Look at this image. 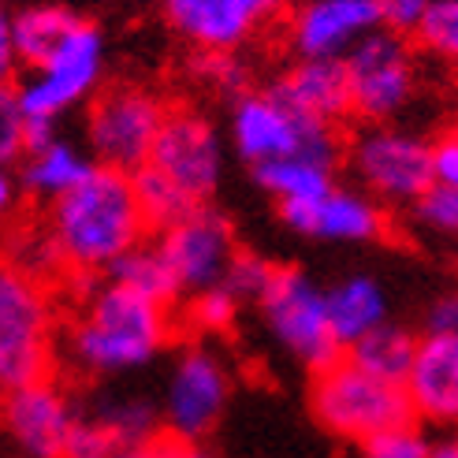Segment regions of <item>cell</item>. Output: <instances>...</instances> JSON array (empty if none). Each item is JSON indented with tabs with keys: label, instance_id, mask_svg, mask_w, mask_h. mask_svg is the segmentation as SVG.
<instances>
[{
	"label": "cell",
	"instance_id": "1",
	"mask_svg": "<svg viewBox=\"0 0 458 458\" xmlns=\"http://www.w3.org/2000/svg\"><path fill=\"white\" fill-rule=\"evenodd\" d=\"M41 232L49 235L60 268L75 272L79 280L105 276L123 254L153 235L134 198L131 172L101 165L49 205Z\"/></svg>",
	"mask_w": 458,
	"mask_h": 458
},
{
	"label": "cell",
	"instance_id": "2",
	"mask_svg": "<svg viewBox=\"0 0 458 458\" xmlns=\"http://www.w3.org/2000/svg\"><path fill=\"white\" fill-rule=\"evenodd\" d=\"M172 335V306L105 276L86 287V299L67 325V358L86 377H120L149 365Z\"/></svg>",
	"mask_w": 458,
	"mask_h": 458
},
{
	"label": "cell",
	"instance_id": "3",
	"mask_svg": "<svg viewBox=\"0 0 458 458\" xmlns=\"http://www.w3.org/2000/svg\"><path fill=\"white\" fill-rule=\"evenodd\" d=\"M310 410L325 432H332L335 440L358 444V447L395 425L418 421L403 384L365 373L347 354L313 373Z\"/></svg>",
	"mask_w": 458,
	"mask_h": 458
},
{
	"label": "cell",
	"instance_id": "4",
	"mask_svg": "<svg viewBox=\"0 0 458 458\" xmlns=\"http://www.w3.org/2000/svg\"><path fill=\"white\" fill-rule=\"evenodd\" d=\"M105 75V34L94 27V22H79L60 49L38 64L27 67V75L15 86L19 101L27 108L34 139L38 134L56 131L60 116H67L72 108H79L82 101H89L98 94ZM30 139V142H34Z\"/></svg>",
	"mask_w": 458,
	"mask_h": 458
},
{
	"label": "cell",
	"instance_id": "5",
	"mask_svg": "<svg viewBox=\"0 0 458 458\" xmlns=\"http://www.w3.org/2000/svg\"><path fill=\"white\" fill-rule=\"evenodd\" d=\"M227 139L239 160L250 168L268 165L291 153H332L343 157L339 127L317 123L299 116L291 105H284L272 89H246L232 101V116H227Z\"/></svg>",
	"mask_w": 458,
	"mask_h": 458
},
{
	"label": "cell",
	"instance_id": "6",
	"mask_svg": "<svg viewBox=\"0 0 458 458\" xmlns=\"http://www.w3.org/2000/svg\"><path fill=\"white\" fill-rule=\"evenodd\" d=\"M343 165L380 205H414L432 187L428 142L395 123L361 127L343 149Z\"/></svg>",
	"mask_w": 458,
	"mask_h": 458
},
{
	"label": "cell",
	"instance_id": "7",
	"mask_svg": "<svg viewBox=\"0 0 458 458\" xmlns=\"http://www.w3.org/2000/svg\"><path fill=\"white\" fill-rule=\"evenodd\" d=\"M258 310H261L268 335L299 365H306L310 373L343 358V347L328 317V294L302 268H291V265L276 268V276H272L268 291L261 294Z\"/></svg>",
	"mask_w": 458,
	"mask_h": 458
},
{
	"label": "cell",
	"instance_id": "8",
	"mask_svg": "<svg viewBox=\"0 0 458 458\" xmlns=\"http://www.w3.org/2000/svg\"><path fill=\"white\" fill-rule=\"evenodd\" d=\"M168 105L146 86H108L86 108V149L101 168L139 172L149 165Z\"/></svg>",
	"mask_w": 458,
	"mask_h": 458
},
{
	"label": "cell",
	"instance_id": "9",
	"mask_svg": "<svg viewBox=\"0 0 458 458\" xmlns=\"http://www.w3.org/2000/svg\"><path fill=\"white\" fill-rule=\"evenodd\" d=\"M351 79V108L365 123H387L418 94V56L410 38L395 30H373L343 56Z\"/></svg>",
	"mask_w": 458,
	"mask_h": 458
},
{
	"label": "cell",
	"instance_id": "10",
	"mask_svg": "<svg viewBox=\"0 0 458 458\" xmlns=\"http://www.w3.org/2000/svg\"><path fill=\"white\" fill-rule=\"evenodd\" d=\"M227 399H232V373L216 351L191 343L182 347L168 384H165V432L182 444H201L209 432L220 425Z\"/></svg>",
	"mask_w": 458,
	"mask_h": 458
},
{
	"label": "cell",
	"instance_id": "11",
	"mask_svg": "<svg viewBox=\"0 0 458 458\" xmlns=\"http://www.w3.org/2000/svg\"><path fill=\"white\" fill-rule=\"evenodd\" d=\"M149 165L165 172L194 201H205L224 179V142L213 120L194 108H168Z\"/></svg>",
	"mask_w": 458,
	"mask_h": 458
},
{
	"label": "cell",
	"instance_id": "12",
	"mask_svg": "<svg viewBox=\"0 0 458 458\" xmlns=\"http://www.w3.org/2000/svg\"><path fill=\"white\" fill-rule=\"evenodd\" d=\"M157 246L187 299L198 291L224 284L227 268H232V261L239 254L232 224L216 209H205V205H198V209L191 216H182L179 224L165 227V232L157 235Z\"/></svg>",
	"mask_w": 458,
	"mask_h": 458
},
{
	"label": "cell",
	"instance_id": "13",
	"mask_svg": "<svg viewBox=\"0 0 458 458\" xmlns=\"http://www.w3.org/2000/svg\"><path fill=\"white\" fill-rule=\"evenodd\" d=\"M284 4L287 0H160V12L198 53H239L276 22Z\"/></svg>",
	"mask_w": 458,
	"mask_h": 458
},
{
	"label": "cell",
	"instance_id": "14",
	"mask_svg": "<svg viewBox=\"0 0 458 458\" xmlns=\"http://www.w3.org/2000/svg\"><path fill=\"white\" fill-rule=\"evenodd\" d=\"M75 421L79 410L53 377L0 395V428L22 458H64Z\"/></svg>",
	"mask_w": 458,
	"mask_h": 458
},
{
	"label": "cell",
	"instance_id": "15",
	"mask_svg": "<svg viewBox=\"0 0 458 458\" xmlns=\"http://www.w3.org/2000/svg\"><path fill=\"white\" fill-rule=\"evenodd\" d=\"M373 30H380L377 0H299L287 15V49L294 60H343Z\"/></svg>",
	"mask_w": 458,
	"mask_h": 458
},
{
	"label": "cell",
	"instance_id": "16",
	"mask_svg": "<svg viewBox=\"0 0 458 458\" xmlns=\"http://www.w3.org/2000/svg\"><path fill=\"white\" fill-rule=\"evenodd\" d=\"M280 220L299 235L343 242V246H361V242H380L387 235V205H380L373 194L335 187L313 201H287L280 205Z\"/></svg>",
	"mask_w": 458,
	"mask_h": 458
},
{
	"label": "cell",
	"instance_id": "17",
	"mask_svg": "<svg viewBox=\"0 0 458 458\" xmlns=\"http://www.w3.org/2000/svg\"><path fill=\"white\" fill-rule=\"evenodd\" d=\"M406 399L425 425H458V332L421 335L406 373Z\"/></svg>",
	"mask_w": 458,
	"mask_h": 458
},
{
	"label": "cell",
	"instance_id": "18",
	"mask_svg": "<svg viewBox=\"0 0 458 458\" xmlns=\"http://www.w3.org/2000/svg\"><path fill=\"white\" fill-rule=\"evenodd\" d=\"M284 105H291L299 116L339 127L354 116L351 108V79L343 60H294L272 86Z\"/></svg>",
	"mask_w": 458,
	"mask_h": 458
},
{
	"label": "cell",
	"instance_id": "19",
	"mask_svg": "<svg viewBox=\"0 0 458 458\" xmlns=\"http://www.w3.org/2000/svg\"><path fill=\"white\" fill-rule=\"evenodd\" d=\"M94 168H98V160L86 146L64 139L60 131H49V134H38V139L30 142V149L22 153L19 187L27 198L53 205L67 191H75Z\"/></svg>",
	"mask_w": 458,
	"mask_h": 458
},
{
	"label": "cell",
	"instance_id": "20",
	"mask_svg": "<svg viewBox=\"0 0 458 458\" xmlns=\"http://www.w3.org/2000/svg\"><path fill=\"white\" fill-rule=\"evenodd\" d=\"M56 369L53 317L0 320V395L49 380Z\"/></svg>",
	"mask_w": 458,
	"mask_h": 458
},
{
	"label": "cell",
	"instance_id": "21",
	"mask_svg": "<svg viewBox=\"0 0 458 458\" xmlns=\"http://www.w3.org/2000/svg\"><path fill=\"white\" fill-rule=\"evenodd\" d=\"M325 294H328L332 332L343 351L354 347V343L365 339L369 332H377L380 325H387V291L369 272L343 276L332 287H325Z\"/></svg>",
	"mask_w": 458,
	"mask_h": 458
},
{
	"label": "cell",
	"instance_id": "22",
	"mask_svg": "<svg viewBox=\"0 0 458 458\" xmlns=\"http://www.w3.org/2000/svg\"><path fill=\"white\" fill-rule=\"evenodd\" d=\"M339 165L343 157H332V153H291L280 160H268V165H258L254 179L265 194L276 198V205L313 201L335 187Z\"/></svg>",
	"mask_w": 458,
	"mask_h": 458
},
{
	"label": "cell",
	"instance_id": "23",
	"mask_svg": "<svg viewBox=\"0 0 458 458\" xmlns=\"http://www.w3.org/2000/svg\"><path fill=\"white\" fill-rule=\"evenodd\" d=\"M79 15L64 4H30L19 8L8 19V34H12V49L19 56V67H38L49 60L60 45L72 38L79 27Z\"/></svg>",
	"mask_w": 458,
	"mask_h": 458
},
{
	"label": "cell",
	"instance_id": "24",
	"mask_svg": "<svg viewBox=\"0 0 458 458\" xmlns=\"http://www.w3.org/2000/svg\"><path fill=\"white\" fill-rule=\"evenodd\" d=\"M418 339L414 332H406L403 325H380L377 332H369L365 339H358L354 347H347L351 361H358L365 373H373L380 380H392V384H406V373L414 365V354H418Z\"/></svg>",
	"mask_w": 458,
	"mask_h": 458
},
{
	"label": "cell",
	"instance_id": "25",
	"mask_svg": "<svg viewBox=\"0 0 458 458\" xmlns=\"http://www.w3.org/2000/svg\"><path fill=\"white\" fill-rule=\"evenodd\" d=\"M105 276L131 287V291H139V294H146V299H153V302H165V306H175L182 299V291H179V284L172 276L165 254H160V246L149 242V239L134 246L131 254H123L116 265L105 272Z\"/></svg>",
	"mask_w": 458,
	"mask_h": 458
},
{
	"label": "cell",
	"instance_id": "26",
	"mask_svg": "<svg viewBox=\"0 0 458 458\" xmlns=\"http://www.w3.org/2000/svg\"><path fill=\"white\" fill-rule=\"evenodd\" d=\"M131 182H134V198H139V209H142L153 235H160L165 227L179 224L182 216H191L201 205L153 165H142L139 172H131Z\"/></svg>",
	"mask_w": 458,
	"mask_h": 458
},
{
	"label": "cell",
	"instance_id": "27",
	"mask_svg": "<svg viewBox=\"0 0 458 458\" xmlns=\"http://www.w3.org/2000/svg\"><path fill=\"white\" fill-rule=\"evenodd\" d=\"M34 317H53V302L41 276L15 265L12 258H0V320H34Z\"/></svg>",
	"mask_w": 458,
	"mask_h": 458
},
{
	"label": "cell",
	"instance_id": "28",
	"mask_svg": "<svg viewBox=\"0 0 458 458\" xmlns=\"http://www.w3.org/2000/svg\"><path fill=\"white\" fill-rule=\"evenodd\" d=\"M94 414L112 428V437H116L123 447L157 440L160 425H165V418L157 414V406L146 399H108L105 406L94 410Z\"/></svg>",
	"mask_w": 458,
	"mask_h": 458
},
{
	"label": "cell",
	"instance_id": "29",
	"mask_svg": "<svg viewBox=\"0 0 458 458\" xmlns=\"http://www.w3.org/2000/svg\"><path fill=\"white\" fill-rule=\"evenodd\" d=\"M414 38L428 56L444 60L447 67H458V0H432Z\"/></svg>",
	"mask_w": 458,
	"mask_h": 458
},
{
	"label": "cell",
	"instance_id": "30",
	"mask_svg": "<svg viewBox=\"0 0 458 458\" xmlns=\"http://www.w3.org/2000/svg\"><path fill=\"white\" fill-rule=\"evenodd\" d=\"M30 139H34V127H30L27 108L19 101V89L12 82L0 86V165L15 168L22 153L30 149Z\"/></svg>",
	"mask_w": 458,
	"mask_h": 458
},
{
	"label": "cell",
	"instance_id": "31",
	"mask_svg": "<svg viewBox=\"0 0 458 458\" xmlns=\"http://www.w3.org/2000/svg\"><path fill=\"white\" fill-rule=\"evenodd\" d=\"M239 310H242V302H239L224 284H216V287H209V291L191 294V302H187V320H191L198 332L220 335V332H232V328H235Z\"/></svg>",
	"mask_w": 458,
	"mask_h": 458
},
{
	"label": "cell",
	"instance_id": "32",
	"mask_svg": "<svg viewBox=\"0 0 458 458\" xmlns=\"http://www.w3.org/2000/svg\"><path fill=\"white\" fill-rule=\"evenodd\" d=\"M272 276H276V265L272 261H265L261 254H235V261H232V268H227V276H224V287L235 294V299L246 306V302H261V294L268 291V284H272Z\"/></svg>",
	"mask_w": 458,
	"mask_h": 458
},
{
	"label": "cell",
	"instance_id": "33",
	"mask_svg": "<svg viewBox=\"0 0 458 458\" xmlns=\"http://www.w3.org/2000/svg\"><path fill=\"white\" fill-rule=\"evenodd\" d=\"M365 458H432V444L425 437L421 421H406L380 432V437L361 444Z\"/></svg>",
	"mask_w": 458,
	"mask_h": 458
},
{
	"label": "cell",
	"instance_id": "34",
	"mask_svg": "<svg viewBox=\"0 0 458 458\" xmlns=\"http://www.w3.org/2000/svg\"><path fill=\"white\" fill-rule=\"evenodd\" d=\"M414 209V224L432 235L458 239V191L454 187H428L421 201L410 205Z\"/></svg>",
	"mask_w": 458,
	"mask_h": 458
},
{
	"label": "cell",
	"instance_id": "35",
	"mask_svg": "<svg viewBox=\"0 0 458 458\" xmlns=\"http://www.w3.org/2000/svg\"><path fill=\"white\" fill-rule=\"evenodd\" d=\"M123 444L112 437V428L98 418V414H82L79 410V421L67 437V447H64V458H112Z\"/></svg>",
	"mask_w": 458,
	"mask_h": 458
},
{
	"label": "cell",
	"instance_id": "36",
	"mask_svg": "<svg viewBox=\"0 0 458 458\" xmlns=\"http://www.w3.org/2000/svg\"><path fill=\"white\" fill-rule=\"evenodd\" d=\"M205 56V64H201V75L209 79L220 94H232V98H239V94H246V82H250V72H246V64L235 56V53H201Z\"/></svg>",
	"mask_w": 458,
	"mask_h": 458
},
{
	"label": "cell",
	"instance_id": "37",
	"mask_svg": "<svg viewBox=\"0 0 458 458\" xmlns=\"http://www.w3.org/2000/svg\"><path fill=\"white\" fill-rule=\"evenodd\" d=\"M428 160H432V187L458 191V127L440 131L428 142Z\"/></svg>",
	"mask_w": 458,
	"mask_h": 458
},
{
	"label": "cell",
	"instance_id": "38",
	"mask_svg": "<svg viewBox=\"0 0 458 458\" xmlns=\"http://www.w3.org/2000/svg\"><path fill=\"white\" fill-rule=\"evenodd\" d=\"M377 4H380V27L414 38L432 8V0H377Z\"/></svg>",
	"mask_w": 458,
	"mask_h": 458
},
{
	"label": "cell",
	"instance_id": "39",
	"mask_svg": "<svg viewBox=\"0 0 458 458\" xmlns=\"http://www.w3.org/2000/svg\"><path fill=\"white\" fill-rule=\"evenodd\" d=\"M425 332L428 335H451L458 332V291H444L425 310Z\"/></svg>",
	"mask_w": 458,
	"mask_h": 458
},
{
	"label": "cell",
	"instance_id": "40",
	"mask_svg": "<svg viewBox=\"0 0 458 458\" xmlns=\"http://www.w3.org/2000/svg\"><path fill=\"white\" fill-rule=\"evenodd\" d=\"M22 198V187H19V172L12 165H0V227H4L12 216H15V205Z\"/></svg>",
	"mask_w": 458,
	"mask_h": 458
},
{
	"label": "cell",
	"instance_id": "41",
	"mask_svg": "<svg viewBox=\"0 0 458 458\" xmlns=\"http://www.w3.org/2000/svg\"><path fill=\"white\" fill-rule=\"evenodd\" d=\"M172 437L165 432V437H157V440H149V444H134V447H120L112 458H172Z\"/></svg>",
	"mask_w": 458,
	"mask_h": 458
},
{
	"label": "cell",
	"instance_id": "42",
	"mask_svg": "<svg viewBox=\"0 0 458 458\" xmlns=\"http://www.w3.org/2000/svg\"><path fill=\"white\" fill-rule=\"evenodd\" d=\"M15 67H19V56L12 49V34H8V27H0V86L12 82Z\"/></svg>",
	"mask_w": 458,
	"mask_h": 458
},
{
	"label": "cell",
	"instance_id": "43",
	"mask_svg": "<svg viewBox=\"0 0 458 458\" xmlns=\"http://www.w3.org/2000/svg\"><path fill=\"white\" fill-rule=\"evenodd\" d=\"M172 458H216V454H209L201 444H182V440H175V444H172Z\"/></svg>",
	"mask_w": 458,
	"mask_h": 458
},
{
	"label": "cell",
	"instance_id": "44",
	"mask_svg": "<svg viewBox=\"0 0 458 458\" xmlns=\"http://www.w3.org/2000/svg\"><path fill=\"white\" fill-rule=\"evenodd\" d=\"M432 458H458V437H451L444 444H432Z\"/></svg>",
	"mask_w": 458,
	"mask_h": 458
},
{
	"label": "cell",
	"instance_id": "45",
	"mask_svg": "<svg viewBox=\"0 0 458 458\" xmlns=\"http://www.w3.org/2000/svg\"><path fill=\"white\" fill-rule=\"evenodd\" d=\"M8 19H12V15L4 12V0H0V27H8Z\"/></svg>",
	"mask_w": 458,
	"mask_h": 458
}]
</instances>
